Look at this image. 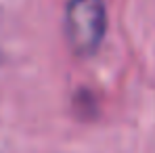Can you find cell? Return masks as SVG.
<instances>
[{"label":"cell","mask_w":155,"mask_h":153,"mask_svg":"<svg viewBox=\"0 0 155 153\" xmlns=\"http://www.w3.org/2000/svg\"><path fill=\"white\" fill-rule=\"evenodd\" d=\"M107 13L103 0H69L65 8V32L71 48L90 55L103 42Z\"/></svg>","instance_id":"1"}]
</instances>
